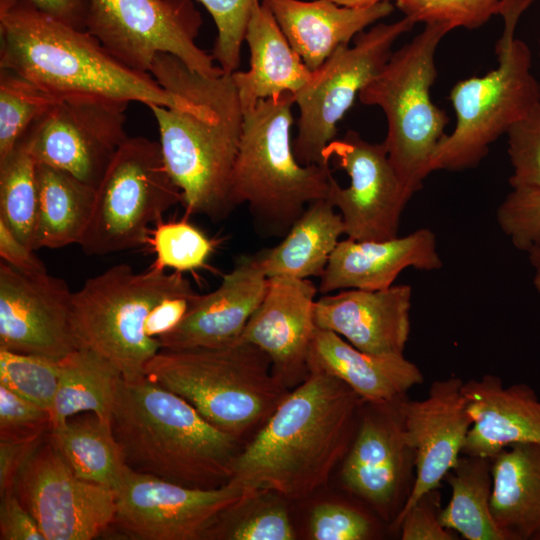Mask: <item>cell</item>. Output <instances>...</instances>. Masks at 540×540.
Listing matches in <instances>:
<instances>
[{"mask_svg":"<svg viewBox=\"0 0 540 540\" xmlns=\"http://www.w3.org/2000/svg\"><path fill=\"white\" fill-rule=\"evenodd\" d=\"M244 41L250 50L247 71L232 73L243 111L259 100L285 93L297 94L312 71L293 50L274 15L261 1L251 12Z\"/></svg>","mask_w":540,"mask_h":540,"instance_id":"cell-27","label":"cell"},{"mask_svg":"<svg viewBox=\"0 0 540 540\" xmlns=\"http://www.w3.org/2000/svg\"><path fill=\"white\" fill-rule=\"evenodd\" d=\"M195 293L183 273L114 265L73 292L71 324L79 347L107 359L127 381L146 377V365L161 350L145 333L150 312L166 297Z\"/></svg>","mask_w":540,"mask_h":540,"instance_id":"cell-8","label":"cell"},{"mask_svg":"<svg viewBox=\"0 0 540 540\" xmlns=\"http://www.w3.org/2000/svg\"><path fill=\"white\" fill-rule=\"evenodd\" d=\"M52 429L49 411L0 385V440H36Z\"/></svg>","mask_w":540,"mask_h":540,"instance_id":"cell-43","label":"cell"},{"mask_svg":"<svg viewBox=\"0 0 540 540\" xmlns=\"http://www.w3.org/2000/svg\"><path fill=\"white\" fill-rule=\"evenodd\" d=\"M294 95L259 100L243 111L242 135L233 172L232 199L247 203L255 231L283 238L307 207L326 199L329 163L302 165L291 141Z\"/></svg>","mask_w":540,"mask_h":540,"instance_id":"cell-4","label":"cell"},{"mask_svg":"<svg viewBox=\"0 0 540 540\" xmlns=\"http://www.w3.org/2000/svg\"><path fill=\"white\" fill-rule=\"evenodd\" d=\"M441 495L439 489L420 497L399 522L402 540H455L458 537L442 526L439 520Z\"/></svg>","mask_w":540,"mask_h":540,"instance_id":"cell-45","label":"cell"},{"mask_svg":"<svg viewBox=\"0 0 540 540\" xmlns=\"http://www.w3.org/2000/svg\"><path fill=\"white\" fill-rule=\"evenodd\" d=\"M527 253L529 261L535 270L540 269V245L532 247Z\"/></svg>","mask_w":540,"mask_h":540,"instance_id":"cell-52","label":"cell"},{"mask_svg":"<svg viewBox=\"0 0 540 540\" xmlns=\"http://www.w3.org/2000/svg\"><path fill=\"white\" fill-rule=\"evenodd\" d=\"M533 284L536 288V290L540 293V269L536 270L534 278H533Z\"/></svg>","mask_w":540,"mask_h":540,"instance_id":"cell-53","label":"cell"},{"mask_svg":"<svg viewBox=\"0 0 540 540\" xmlns=\"http://www.w3.org/2000/svg\"><path fill=\"white\" fill-rule=\"evenodd\" d=\"M147 244L156 254L152 267L180 273L204 267L216 247L214 239L187 219L156 223Z\"/></svg>","mask_w":540,"mask_h":540,"instance_id":"cell-37","label":"cell"},{"mask_svg":"<svg viewBox=\"0 0 540 540\" xmlns=\"http://www.w3.org/2000/svg\"><path fill=\"white\" fill-rule=\"evenodd\" d=\"M59 375L57 360L0 349V385L49 413Z\"/></svg>","mask_w":540,"mask_h":540,"instance_id":"cell-38","label":"cell"},{"mask_svg":"<svg viewBox=\"0 0 540 540\" xmlns=\"http://www.w3.org/2000/svg\"><path fill=\"white\" fill-rule=\"evenodd\" d=\"M60 375L50 409L52 428L80 413H93L111 423L120 380L119 370L107 359L79 347L59 361Z\"/></svg>","mask_w":540,"mask_h":540,"instance_id":"cell-31","label":"cell"},{"mask_svg":"<svg viewBox=\"0 0 540 540\" xmlns=\"http://www.w3.org/2000/svg\"><path fill=\"white\" fill-rule=\"evenodd\" d=\"M363 403L340 379L309 371L241 450L231 480L252 495L310 496L347 454Z\"/></svg>","mask_w":540,"mask_h":540,"instance_id":"cell-1","label":"cell"},{"mask_svg":"<svg viewBox=\"0 0 540 540\" xmlns=\"http://www.w3.org/2000/svg\"><path fill=\"white\" fill-rule=\"evenodd\" d=\"M462 394L473 420L462 454L492 458L513 444H540V398L530 385L485 374L464 382Z\"/></svg>","mask_w":540,"mask_h":540,"instance_id":"cell-24","label":"cell"},{"mask_svg":"<svg viewBox=\"0 0 540 540\" xmlns=\"http://www.w3.org/2000/svg\"><path fill=\"white\" fill-rule=\"evenodd\" d=\"M539 58H540V37H539ZM540 85V82H539Z\"/></svg>","mask_w":540,"mask_h":540,"instance_id":"cell-54","label":"cell"},{"mask_svg":"<svg viewBox=\"0 0 540 540\" xmlns=\"http://www.w3.org/2000/svg\"><path fill=\"white\" fill-rule=\"evenodd\" d=\"M512 189L540 188V101L507 131Z\"/></svg>","mask_w":540,"mask_h":540,"instance_id":"cell-41","label":"cell"},{"mask_svg":"<svg viewBox=\"0 0 540 540\" xmlns=\"http://www.w3.org/2000/svg\"><path fill=\"white\" fill-rule=\"evenodd\" d=\"M0 68L29 80L57 100L94 97L204 112L202 94L183 97L150 73L114 58L87 30L76 29L28 0H0Z\"/></svg>","mask_w":540,"mask_h":540,"instance_id":"cell-2","label":"cell"},{"mask_svg":"<svg viewBox=\"0 0 540 540\" xmlns=\"http://www.w3.org/2000/svg\"><path fill=\"white\" fill-rule=\"evenodd\" d=\"M533 1L501 0L498 14L504 18V30L495 48L498 66L451 89L456 124L438 145L431 172L477 166L490 145L540 101V85L531 72V51L514 37L521 14Z\"/></svg>","mask_w":540,"mask_h":540,"instance_id":"cell-7","label":"cell"},{"mask_svg":"<svg viewBox=\"0 0 540 540\" xmlns=\"http://www.w3.org/2000/svg\"><path fill=\"white\" fill-rule=\"evenodd\" d=\"M491 513L508 540L540 539V444L510 445L491 458Z\"/></svg>","mask_w":540,"mask_h":540,"instance_id":"cell-28","label":"cell"},{"mask_svg":"<svg viewBox=\"0 0 540 540\" xmlns=\"http://www.w3.org/2000/svg\"><path fill=\"white\" fill-rule=\"evenodd\" d=\"M34 249L80 244L92 216L95 188L73 175L36 163Z\"/></svg>","mask_w":540,"mask_h":540,"instance_id":"cell-30","label":"cell"},{"mask_svg":"<svg viewBox=\"0 0 540 540\" xmlns=\"http://www.w3.org/2000/svg\"><path fill=\"white\" fill-rule=\"evenodd\" d=\"M128 104L94 97L59 100L20 141L36 163L65 171L96 189L128 138Z\"/></svg>","mask_w":540,"mask_h":540,"instance_id":"cell-15","label":"cell"},{"mask_svg":"<svg viewBox=\"0 0 540 540\" xmlns=\"http://www.w3.org/2000/svg\"><path fill=\"white\" fill-rule=\"evenodd\" d=\"M49 440L80 478L116 491L127 465L111 423L85 412L53 427Z\"/></svg>","mask_w":540,"mask_h":540,"instance_id":"cell-32","label":"cell"},{"mask_svg":"<svg viewBox=\"0 0 540 540\" xmlns=\"http://www.w3.org/2000/svg\"><path fill=\"white\" fill-rule=\"evenodd\" d=\"M271 492H260L227 510L207 538L292 540L296 538L286 507Z\"/></svg>","mask_w":540,"mask_h":540,"instance_id":"cell-36","label":"cell"},{"mask_svg":"<svg viewBox=\"0 0 540 540\" xmlns=\"http://www.w3.org/2000/svg\"><path fill=\"white\" fill-rule=\"evenodd\" d=\"M42 12L76 28L86 30V0H28Z\"/></svg>","mask_w":540,"mask_h":540,"instance_id":"cell-50","label":"cell"},{"mask_svg":"<svg viewBox=\"0 0 540 540\" xmlns=\"http://www.w3.org/2000/svg\"><path fill=\"white\" fill-rule=\"evenodd\" d=\"M400 400L365 403L368 409L362 413L360 410L341 469L345 487L382 517L391 519V523L404 507L415 482V452L405 436Z\"/></svg>","mask_w":540,"mask_h":540,"instance_id":"cell-17","label":"cell"},{"mask_svg":"<svg viewBox=\"0 0 540 540\" xmlns=\"http://www.w3.org/2000/svg\"><path fill=\"white\" fill-rule=\"evenodd\" d=\"M111 527L129 539L199 540L220 517L255 495L237 482L210 489L180 485L127 466Z\"/></svg>","mask_w":540,"mask_h":540,"instance_id":"cell-13","label":"cell"},{"mask_svg":"<svg viewBox=\"0 0 540 540\" xmlns=\"http://www.w3.org/2000/svg\"><path fill=\"white\" fill-rule=\"evenodd\" d=\"M274 15L293 50L311 70L318 69L341 45L366 27L390 15L394 5L384 0L349 7L331 0H260Z\"/></svg>","mask_w":540,"mask_h":540,"instance_id":"cell-25","label":"cell"},{"mask_svg":"<svg viewBox=\"0 0 540 540\" xmlns=\"http://www.w3.org/2000/svg\"><path fill=\"white\" fill-rule=\"evenodd\" d=\"M317 292L309 279L268 278L266 294L240 337L267 354L273 374L288 387L308 375Z\"/></svg>","mask_w":540,"mask_h":540,"instance_id":"cell-20","label":"cell"},{"mask_svg":"<svg viewBox=\"0 0 540 540\" xmlns=\"http://www.w3.org/2000/svg\"><path fill=\"white\" fill-rule=\"evenodd\" d=\"M326 162L334 160L350 178L341 187L332 176L326 200L337 208L345 235L355 240H386L398 236L400 218L412 197L399 179L384 142L371 143L348 130L324 150Z\"/></svg>","mask_w":540,"mask_h":540,"instance_id":"cell-16","label":"cell"},{"mask_svg":"<svg viewBox=\"0 0 540 540\" xmlns=\"http://www.w3.org/2000/svg\"><path fill=\"white\" fill-rule=\"evenodd\" d=\"M210 108L204 112L148 107L159 128L166 167L182 193L187 215L217 223L236 208L232 180L243 109L232 74L209 79Z\"/></svg>","mask_w":540,"mask_h":540,"instance_id":"cell-6","label":"cell"},{"mask_svg":"<svg viewBox=\"0 0 540 540\" xmlns=\"http://www.w3.org/2000/svg\"><path fill=\"white\" fill-rule=\"evenodd\" d=\"M58 101L19 74L0 68V161Z\"/></svg>","mask_w":540,"mask_h":540,"instance_id":"cell-35","label":"cell"},{"mask_svg":"<svg viewBox=\"0 0 540 540\" xmlns=\"http://www.w3.org/2000/svg\"><path fill=\"white\" fill-rule=\"evenodd\" d=\"M35 170L36 162L22 141L0 161V220L33 250L37 218Z\"/></svg>","mask_w":540,"mask_h":540,"instance_id":"cell-34","label":"cell"},{"mask_svg":"<svg viewBox=\"0 0 540 540\" xmlns=\"http://www.w3.org/2000/svg\"><path fill=\"white\" fill-rule=\"evenodd\" d=\"M540 540V539H539Z\"/></svg>","mask_w":540,"mask_h":540,"instance_id":"cell-55","label":"cell"},{"mask_svg":"<svg viewBox=\"0 0 540 540\" xmlns=\"http://www.w3.org/2000/svg\"><path fill=\"white\" fill-rule=\"evenodd\" d=\"M13 491L45 540H91L114 521L115 491L78 477L48 435L21 468Z\"/></svg>","mask_w":540,"mask_h":540,"instance_id":"cell-14","label":"cell"},{"mask_svg":"<svg viewBox=\"0 0 540 540\" xmlns=\"http://www.w3.org/2000/svg\"><path fill=\"white\" fill-rule=\"evenodd\" d=\"M45 438L0 440V495L13 491L21 468Z\"/></svg>","mask_w":540,"mask_h":540,"instance_id":"cell-47","label":"cell"},{"mask_svg":"<svg viewBox=\"0 0 540 540\" xmlns=\"http://www.w3.org/2000/svg\"><path fill=\"white\" fill-rule=\"evenodd\" d=\"M198 293L187 296H170L161 300L150 312L146 323L145 333L150 338L160 336L173 330L189 310L193 298Z\"/></svg>","mask_w":540,"mask_h":540,"instance_id":"cell-49","label":"cell"},{"mask_svg":"<svg viewBox=\"0 0 540 540\" xmlns=\"http://www.w3.org/2000/svg\"><path fill=\"white\" fill-rule=\"evenodd\" d=\"M183 197L173 181L159 142L128 137L114 154L95 189L88 228L80 242L86 255L104 256L148 243L149 225Z\"/></svg>","mask_w":540,"mask_h":540,"instance_id":"cell-10","label":"cell"},{"mask_svg":"<svg viewBox=\"0 0 540 540\" xmlns=\"http://www.w3.org/2000/svg\"><path fill=\"white\" fill-rule=\"evenodd\" d=\"M309 531L314 540H365L372 535V524L355 508L324 502L313 508Z\"/></svg>","mask_w":540,"mask_h":540,"instance_id":"cell-44","label":"cell"},{"mask_svg":"<svg viewBox=\"0 0 540 540\" xmlns=\"http://www.w3.org/2000/svg\"><path fill=\"white\" fill-rule=\"evenodd\" d=\"M502 232L515 248L540 245V188L512 189L496 211Z\"/></svg>","mask_w":540,"mask_h":540,"instance_id":"cell-42","label":"cell"},{"mask_svg":"<svg viewBox=\"0 0 540 540\" xmlns=\"http://www.w3.org/2000/svg\"><path fill=\"white\" fill-rule=\"evenodd\" d=\"M450 31L442 24H425L409 43L392 52L358 96L361 103L384 112L387 135L383 142L389 160L412 194L431 173V159L446 136L449 118L432 102L430 89L437 76V47Z\"/></svg>","mask_w":540,"mask_h":540,"instance_id":"cell-9","label":"cell"},{"mask_svg":"<svg viewBox=\"0 0 540 540\" xmlns=\"http://www.w3.org/2000/svg\"><path fill=\"white\" fill-rule=\"evenodd\" d=\"M145 376L240 439L260 429L290 392L273 374L267 354L242 340L215 348L161 349Z\"/></svg>","mask_w":540,"mask_h":540,"instance_id":"cell-5","label":"cell"},{"mask_svg":"<svg viewBox=\"0 0 540 540\" xmlns=\"http://www.w3.org/2000/svg\"><path fill=\"white\" fill-rule=\"evenodd\" d=\"M445 480L451 498L439 514L443 527L466 540H508L491 513V458L462 454Z\"/></svg>","mask_w":540,"mask_h":540,"instance_id":"cell-33","label":"cell"},{"mask_svg":"<svg viewBox=\"0 0 540 540\" xmlns=\"http://www.w3.org/2000/svg\"><path fill=\"white\" fill-rule=\"evenodd\" d=\"M343 234L341 215L328 200H318L307 207L277 245L256 256L268 278H320Z\"/></svg>","mask_w":540,"mask_h":540,"instance_id":"cell-29","label":"cell"},{"mask_svg":"<svg viewBox=\"0 0 540 540\" xmlns=\"http://www.w3.org/2000/svg\"><path fill=\"white\" fill-rule=\"evenodd\" d=\"M433 271L442 267L435 234L427 228L386 240H340L332 252L319 292L381 290L393 285L406 268Z\"/></svg>","mask_w":540,"mask_h":540,"instance_id":"cell-23","label":"cell"},{"mask_svg":"<svg viewBox=\"0 0 540 540\" xmlns=\"http://www.w3.org/2000/svg\"><path fill=\"white\" fill-rule=\"evenodd\" d=\"M501 0H395L396 7L413 22L438 23L450 30L476 29L498 14Z\"/></svg>","mask_w":540,"mask_h":540,"instance_id":"cell-39","label":"cell"},{"mask_svg":"<svg viewBox=\"0 0 540 540\" xmlns=\"http://www.w3.org/2000/svg\"><path fill=\"white\" fill-rule=\"evenodd\" d=\"M73 292L48 273L0 263V349L60 361L79 348L71 324Z\"/></svg>","mask_w":540,"mask_h":540,"instance_id":"cell-18","label":"cell"},{"mask_svg":"<svg viewBox=\"0 0 540 540\" xmlns=\"http://www.w3.org/2000/svg\"><path fill=\"white\" fill-rule=\"evenodd\" d=\"M111 426L129 468L188 487L228 483L243 449L240 438L147 377L120 380Z\"/></svg>","mask_w":540,"mask_h":540,"instance_id":"cell-3","label":"cell"},{"mask_svg":"<svg viewBox=\"0 0 540 540\" xmlns=\"http://www.w3.org/2000/svg\"><path fill=\"white\" fill-rule=\"evenodd\" d=\"M412 288L407 284L381 290L344 289L315 302L317 328L340 335L361 351L403 354L409 340Z\"/></svg>","mask_w":540,"mask_h":540,"instance_id":"cell-22","label":"cell"},{"mask_svg":"<svg viewBox=\"0 0 540 540\" xmlns=\"http://www.w3.org/2000/svg\"><path fill=\"white\" fill-rule=\"evenodd\" d=\"M408 17L379 23L339 46L294 95L299 109L298 131L293 141L302 165L329 163L325 148L335 140L337 124L352 107L360 91L377 75L392 54V46L414 26Z\"/></svg>","mask_w":540,"mask_h":540,"instance_id":"cell-12","label":"cell"},{"mask_svg":"<svg viewBox=\"0 0 540 540\" xmlns=\"http://www.w3.org/2000/svg\"><path fill=\"white\" fill-rule=\"evenodd\" d=\"M464 381L456 376L434 381L424 399L405 396L399 402L404 432L415 452V482L409 498L391 523L402 517L425 493L439 489L457 464L473 424L462 394Z\"/></svg>","mask_w":540,"mask_h":540,"instance_id":"cell-19","label":"cell"},{"mask_svg":"<svg viewBox=\"0 0 540 540\" xmlns=\"http://www.w3.org/2000/svg\"><path fill=\"white\" fill-rule=\"evenodd\" d=\"M308 372L321 371L347 384L364 403L398 401L424 381L419 367L400 355H376L354 347L335 332L316 328Z\"/></svg>","mask_w":540,"mask_h":540,"instance_id":"cell-26","label":"cell"},{"mask_svg":"<svg viewBox=\"0 0 540 540\" xmlns=\"http://www.w3.org/2000/svg\"><path fill=\"white\" fill-rule=\"evenodd\" d=\"M202 17L192 0H86L85 28L119 62L149 73L168 53L206 77L223 70L196 43Z\"/></svg>","mask_w":540,"mask_h":540,"instance_id":"cell-11","label":"cell"},{"mask_svg":"<svg viewBox=\"0 0 540 540\" xmlns=\"http://www.w3.org/2000/svg\"><path fill=\"white\" fill-rule=\"evenodd\" d=\"M0 498V540H45L36 520L14 491Z\"/></svg>","mask_w":540,"mask_h":540,"instance_id":"cell-46","label":"cell"},{"mask_svg":"<svg viewBox=\"0 0 540 540\" xmlns=\"http://www.w3.org/2000/svg\"><path fill=\"white\" fill-rule=\"evenodd\" d=\"M209 12L217 28L212 56L225 74L237 71L241 46L254 5L260 0H197Z\"/></svg>","mask_w":540,"mask_h":540,"instance_id":"cell-40","label":"cell"},{"mask_svg":"<svg viewBox=\"0 0 540 540\" xmlns=\"http://www.w3.org/2000/svg\"><path fill=\"white\" fill-rule=\"evenodd\" d=\"M34 251L20 241L9 227L0 220L1 261L27 275L47 273L45 264Z\"/></svg>","mask_w":540,"mask_h":540,"instance_id":"cell-48","label":"cell"},{"mask_svg":"<svg viewBox=\"0 0 540 540\" xmlns=\"http://www.w3.org/2000/svg\"><path fill=\"white\" fill-rule=\"evenodd\" d=\"M267 287L256 253L239 256L220 285L198 293L182 321L158 338L161 349L215 348L239 341Z\"/></svg>","mask_w":540,"mask_h":540,"instance_id":"cell-21","label":"cell"},{"mask_svg":"<svg viewBox=\"0 0 540 540\" xmlns=\"http://www.w3.org/2000/svg\"><path fill=\"white\" fill-rule=\"evenodd\" d=\"M331 1L342 6L360 7V6L372 5V4H375L384 0H331Z\"/></svg>","mask_w":540,"mask_h":540,"instance_id":"cell-51","label":"cell"}]
</instances>
